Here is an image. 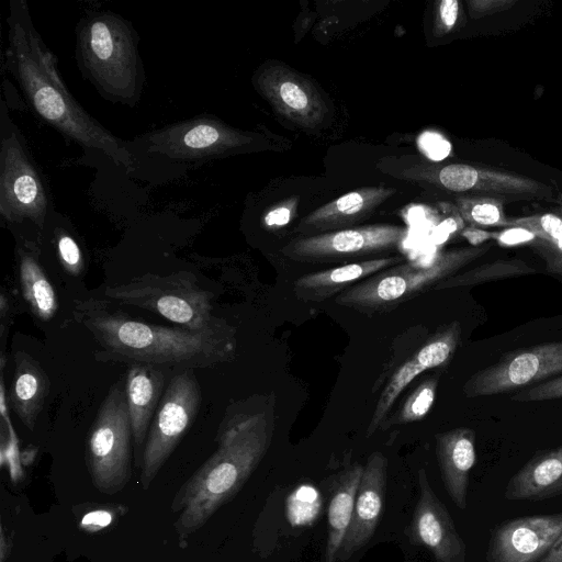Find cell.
Segmentation results:
<instances>
[{
	"mask_svg": "<svg viewBox=\"0 0 562 562\" xmlns=\"http://www.w3.org/2000/svg\"><path fill=\"white\" fill-rule=\"evenodd\" d=\"M7 24L3 66L33 114L70 142L100 151L127 172L133 171L136 157L130 142L102 126L68 91L56 57L35 27L24 0H10Z\"/></svg>",
	"mask_w": 562,
	"mask_h": 562,
	"instance_id": "cell-1",
	"label": "cell"
},
{
	"mask_svg": "<svg viewBox=\"0 0 562 562\" xmlns=\"http://www.w3.org/2000/svg\"><path fill=\"white\" fill-rule=\"evenodd\" d=\"M74 316L101 347L99 361L192 370L231 361L236 351V329L228 323L207 330L156 325L94 299L77 302Z\"/></svg>",
	"mask_w": 562,
	"mask_h": 562,
	"instance_id": "cell-2",
	"label": "cell"
},
{
	"mask_svg": "<svg viewBox=\"0 0 562 562\" xmlns=\"http://www.w3.org/2000/svg\"><path fill=\"white\" fill-rule=\"evenodd\" d=\"M272 427L263 414H240L218 431L215 452L181 485L171 504L180 513L175 530L180 543L203 527L233 498L269 449Z\"/></svg>",
	"mask_w": 562,
	"mask_h": 562,
	"instance_id": "cell-3",
	"label": "cell"
},
{
	"mask_svg": "<svg viewBox=\"0 0 562 562\" xmlns=\"http://www.w3.org/2000/svg\"><path fill=\"white\" fill-rule=\"evenodd\" d=\"M139 37L132 23L111 11L90 12L76 26L78 68L105 100L135 106L145 86Z\"/></svg>",
	"mask_w": 562,
	"mask_h": 562,
	"instance_id": "cell-4",
	"label": "cell"
},
{
	"mask_svg": "<svg viewBox=\"0 0 562 562\" xmlns=\"http://www.w3.org/2000/svg\"><path fill=\"white\" fill-rule=\"evenodd\" d=\"M378 168L396 179L459 195L506 202L552 200L547 183L519 173L469 164H435L414 156L389 157Z\"/></svg>",
	"mask_w": 562,
	"mask_h": 562,
	"instance_id": "cell-5",
	"label": "cell"
},
{
	"mask_svg": "<svg viewBox=\"0 0 562 562\" xmlns=\"http://www.w3.org/2000/svg\"><path fill=\"white\" fill-rule=\"evenodd\" d=\"M490 244L453 248L430 262L405 261L382 270L345 290L336 303L366 314L389 312L427 292L484 256Z\"/></svg>",
	"mask_w": 562,
	"mask_h": 562,
	"instance_id": "cell-6",
	"label": "cell"
},
{
	"mask_svg": "<svg viewBox=\"0 0 562 562\" xmlns=\"http://www.w3.org/2000/svg\"><path fill=\"white\" fill-rule=\"evenodd\" d=\"M103 296L122 305L156 313L192 330H207L227 323L213 315V294L188 271L164 276L146 273L104 288Z\"/></svg>",
	"mask_w": 562,
	"mask_h": 562,
	"instance_id": "cell-7",
	"label": "cell"
},
{
	"mask_svg": "<svg viewBox=\"0 0 562 562\" xmlns=\"http://www.w3.org/2000/svg\"><path fill=\"white\" fill-rule=\"evenodd\" d=\"M0 214L9 224L44 228L54 211L45 177L21 131L8 115L4 98L0 116Z\"/></svg>",
	"mask_w": 562,
	"mask_h": 562,
	"instance_id": "cell-8",
	"label": "cell"
},
{
	"mask_svg": "<svg viewBox=\"0 0 562 562\" xmlns=\"http://www.w3.org/2000/svg\"><path fill=\"white\" fill-rule=\"evenodd\" d=\"M132 153L169 161L198 164L252 148L255 135L209 115L178 121L128 140Z\"/></svg>",
	"mask_w": 562,
	"mask_h": 562,
	"instance_id": "cell-9",
	"label": "cell"
},
{
	"mask_svg": "<svg viewBox=\"0 0 562 562\" xmlns=\"http://www.w3.org/2000/svg\"><path fill=\"white\" fill-rule=\"evenodd\" d=\"M133 432L125 386L113 384L87 435L85 459L93 486L106 495L121 492L132 475Z\"/></svg>",
	"mask_w": 562,
	"mask_h": 562,
	"instance_id": "cell-10",
	"label": "cell"
},
{
	"mask_svg": "<svg viewBox=\"0 0 562 562\" xmlns=\"http://www.w3.org/2000/svg\"><path fill=\"white\" fill-rule=\"evenodd\" d=\"M202 401L192 370L173 375L150 424L140 460V484L147 490L193 424Z\"/></svg>",
	"mask_w": 562,
	"mask_h": 562,
	"instance_id": "cell-11",
	"label": "cell"
},
{
	"mask_svg": "<svg viewBox=\"0 0 562 562\" xmlns=\"http://www.w3.org/2000/svg\"><path fill=\"white\" fill-rule=\"evenodd\" d=\"M407 228L392 224L355 226L292 239L281 249L297 262H346L372 259L398 248Z\"/></svg>",
	"mask_w": 562,
	"mask_h": 562,
	"instance_id": "cell-12",
	"label": "cell"
},
{
	"mask_svg": "<svg viewBox=\"0 0 562 562\" xmlns=\"http://www.w3.org/2000/svg\"><path fill=\"white\" fill-rule=\"evenodd\" d=\"M562 374V341L543 342L504 355L473 373L464 383L465 397L519 392Z\"/></svg>",
	"mask_w": 562,
	"mask_h": 562,
	"instance_id": "cell-13",
	"label": "cell"
},
{
	"mask_svg": "<svg viewBox=\"0 0 562 562\" xmlns=\"http://www.w3.org/2000/svg\"><path fill=\"white\" fill-rule=\"evenodd\" d=\"M252 82L276 113L302 128H316L329 112L313 81L282 63L263 64Z\"/></svg>",
	"mask_w": 562,
	"mask_h": 562,
	"instance_id": "cell-14",
	"label": "cell"
},
{
	"mask_svg": "<svg viewBox=\"0 0 562 562\" xmlns=\"http://www.w3.org/2000/svg\"><path fill=\"white\" fill-rule=\"evenodd\" d=\"M562 533V513L522 516L495 526L485 562H542Z\"/></svg>",
	"mask_w": 562,
	"mask_h": 562,
	"instance_id": "cell-15",
	"label": "cell"
},
{
	"mask_svg": "<svg viewBox=\"0 0 562 562\" xmlns=\"http://www.w3.org/2000/svg\"><path fill=\"white\" fill-rule=\"evenodd\" d=\"M418 485L419 498L409 525L411 542L426 547L436 562H467L465 543L424 469L418 471Z\"/></svg>",
	"mask_w": 562,
	"mask_h": 562,
	"instance_id": "cell-16",
	"label": "cell"
},
{
	"mask_svg": "<svg viewBox=\"0 0 562 562\" xmlns=\"http://www.w3.org/2000/svg\"><path fill=\"white\" fill-rule=\"evenodd\" d=\"M461 338V325L453 321L437 330L426 342L392 374L384 386L367 429L373 435L402 392L423 372L447 366L456 353Z\"/></svg>",
	"mask_w": 562,
	"mask_h": 562,
	"instance_id": "cell-17",
	"label": "cell"
},
{
	"mask_svg": "<svg viewBox=\"0 0 562 562\" xmlns=\"http://www.w3.org/2000/svg\"><path fill=\"white\" fill-rule=\"evenodd\" d=\"M387 460L373 452L363 467L349 528L337 554V561L350 559L373 536L383 512Z\"/></svg>",
	"mask_w": 562,
	"mask_h": 562,
	"instance_id": "cell-18",
	"label": "cell"
},
{
	"mask_svg": "<svg viewBox=\"0 0 562 562\" xmlns=\"http://www.w3.org/2000/svg\"><path fill=\"white\" fill-rule=\"evenodd\" d=\"M396 190L384 186L362 187L312 211L301 220L296 232L312 236L355 227L368 218Z\"/></svg>",
	"mask_w": 562,
	"mask_h": 562,
	"instance_id": "cell-19",
	"label": "cell"
},
{
	"mask_svg": "<svg viewBox=\"0 0 562 562\" xmlns=\"http://www.w3.org/2000/svg\"><path fill=\"white\" fill-rule=\"evenodd\" d=\"M436 454L447 493L460 509H465L470 474L476 461L475 431L458 427L437 434Z\"/></svg>",
	"mask_w": 562,
	"mask_h": 562,
	"instance_id": "cell-20",
	"label": "cell"
},
{
	"mask_svg": "<svg viewBox=\"0 0 562 562\" xmlns=\"http://www.w3.org/2000/svg\"><path fill=\"white\" fill-rule=\"evenodd\" d=\"M402 262H405L402 256H386L306 273L294 282V293L296 297L305 302H323L340 294L356 283Z\"/></svg>",
	"mask_w": 562,
	"mask_h": 562,
	"instance_id": "cell-21",
	"label": "cell"
},
{
	"mask_svg": "<svg viewBox=\"0 0 562 562\" xmlns=\"http://www.w3.org/2000/svg\"><path fill=\"white\" fill-rule=\"evenodd\" d=\"M165 374L151 366H133L125 382L130 412L133 449L136 465H140L148 430L162 397Z\"/></svg>",
	"mask_w": 562,
	"mask_h": 562,
	"instance_id": "cell-22",
	"label": "cell"
},
{
	"mask_svg": "<svg viewBox=\"0 0 562 562\" xmlns=\"http://www.w3.org/2000/svg\"><path fill=\"white\" fill-rule=\"evenodd\" d=\"M562 494V445L536 453L508 481V501L540 502Z\"/></svg>",
	"mask_w": 562,
	"mask_h": 562,
	"instance_id": "cell-23",
	"label": "cell"
},
{
	"mask_svg": "<svg viewBox=\"0 0 562 562\" xmlns=\"http://www.w3.org/2000/svg\"><path fill=\"white\" fill-rule=\"evenodd\" d=\"M49 387V379L38 361L25 351H16L9 402L13 412L30 431L35 429Z\"/></svg>",
	"mask_w": 562,
	"mask_h": 562,
	"instance_id": "cell-24",
	"label": "cell"
},
{
	"mask_svg": "<svg viewBox=\"0 0 562 562\" xmlns=\"http://www.w3.org/2000/svg\"><path fill=\"white\" fill-rule=\"evenodd\" d=\"M363 467L355 464L339 474L327 513L325 562H337V554L349 528Z\"/></svg>",
	"mask_w": 562,
	"mask_h": 562,
	"instance_id": "cell-25",
	"label": "cell"
},
{
	"mask_svg": "<svg viewBox=\"0 0 562 562\" xmlns=\"http://www.w3.org/2000/svg\"><path fill=\"white\" fill-rule=\"evenodd\" d=\"M19 272L23 299L41 321H49L58 310L53 285L36 257L25 249L19 251Z\"/></svg>",
	"mask_w": 562,
	"mask_h": 562,
	"instance_id": "cell-26",
	"label": "cell"
},
{
	"mask_svg": "<svg viewBox=\"0 0 562 562\" xmlns=\"http://www.w3.org/2000/svg\"><path fill=\"white\" fill-rule=\"evenodd\" d=\"M537 272L529 263L519 258L497 259L458 272L440 282L435 290L474 286L490 281L528 276Z\"/></svg>",
	"mask_w": 562,
	"mask_h": 562,
	"instance_id": "cell-27",
	"label": "cell"
},
{
	"mask_svg": "<svg viewBox=\"0 0 562 562\" xmlns=\"http://www.w3.org/2000/svg\"><path fill=\"white\" fill-rule=\"evenodd\" d=\"M456 207L461 218L472 227H506L509 218L504 213V202L491 198L458 195Z\"/></svg>",
	"mask_w": 562,
	"mask_h": 562,
	"instance_id": "cell-28",
	"label": "cell"
},
{
	"mask_svg": "<svg viewBox=\"0 0 562 562\" xmlns=\"http://www.w3.org/2000/svg\"><path fill=\"white\" fill-rule=\"evenodd\" d=\"M438 379L428 378L405 400L402 407L386 417L380 428L386 429L396 425L411 424L423 419L432 408L437 395Z\"/></svg>",
	"mask_w": 562,
	"mask_h": 562,
	"instance_id": "cell-29",
	"label": "cell"
},
{
	"mask_svg": "<svg viewBox=\"0 0 562 562\" xmlns=\"http://www.w3.org/2000/svg\"><path fill=\"white\" fill-rule=\"evenodd\" d=\"M509 227L524 228L537 239L552 244L562 238V216L552 213L509 218Z\"/></svg>",
	"mask_w": 562,
	"mask_h": 562,
	"instance_id": "cell-30",
	"label": "cell"
},
{
	"mask_svg": "<svg viewBox=\"0 0 562 562\" xmlns=\"http://www.w3.org/2000/svg\"><path fill=\"white\" fill-rule=\"evenodd\" d=\"M127 512L121 504L88 506L78 517V528L86 533L94 535L113 527Z\"/></svg>",
	"mask_w": 562,
	"mask_h": 562,
	"instance_id": "cell-31",
	"label": "cell"
},
{
	"mask_svg": "<svg viewBox=\"0 0 562 562\" xmlns=\"http://www.w3.org/2000/svg\"><path fill=\"white\" fill-rule=\"evenodd\" d=\"M54 241L60 265L71 276H79L85 269L81 248L74 235L64 226L54 228Z\"/></svg>",
	"mask_w": 562,
	"mask_h": 562,
	"instance_id": "cell-32",
	"label": "cell"
},
{
	"mask_svg": "<svg viewBox=\"0 0 562 562\" xmlns=\"http://www.w3.org/2000/svg\"><path fill=\"white\" fill-rule=\"evenodd\" d=\"M461 14V4L458 0H440L435 7L432 34L442 37L450 34L457 26Z\"/></svg>",
	"mask_w": 562,
	"mask_h": 562,
	"instance_id": "cell-33",
	"label": "cell"
},
{
	"mask_svg": "<svg viewBox=\"0 0 562 562\" xmlns=\"http://www.w3.org/2000/svg\"><path fill=\"white\" fill-rule=\"evenodd\" d=\"M562 398V374L512 395L515 402H542Z\"/></svg>",
	"mask_w": 562,
	"mask_h": 562,
	"instance_id": "cell-34",
	"label": "cell"
},
{
	"mask_svg": "<svg viewBox=\"0 0 562 562\" xmlns=\"http://www.w3.org/2000/svg\"><path fill=\"white\" fill-rule=\"evenodd\" d=\"M299 199L291 196L271 206L262 217L267 229H279L288 225L296 214Z\"/></svg>",
	"mask_w": 562,
	"mask_h": 562,
	"instance_id": "cell-35",
	"label": "cell"
},
{
	"mask_svg": "<svg viewBox=\"0 0 562 562\" xmlns=\"http://www.w3.org/2000/svg\"><path fill=\"white\" fill-rule=\"evenodd\" d=\"M517 0H468V11L472 19H481L513 8Z\"/></svg>",
	"mask_w": 562,
	"mask_h": 562,
	"instance_id": "cell-36",
	"label": "cell"
},
{
	"mask_svg": "<svg viewBox=\"0 0 562 562\" xmlns=\"http://www.w3.org/2000/svg\"><path fill=\"white\" fill-rule=\"evenodd\" d=\"M494 238L504 245H515L529 241L536 237L524 228L509 227L504 232L495 233Z\"/></svg>",
	"mask_w": 562,
	"mask_h": 562,
	"instance_id": "cell-37",
	"label": "cell"
},
{
	"mask_svg": "<svg viewBox=\"0 0 562 562\" xmlns=\"http://www.w3.org/2000/svg\"><path fill=\"white\" fill-rule=\"evenodd\" d=\"M419 146L422 150L430 157L432 153V148H436L437 157H441L446 154L448 149H445V139L441 136L432 133H425L419 138Z\"/></svg>",
	"mask_w": 562,
	"mask_h": 562,
	"instance_id": "cell-38",
	"label": "cell"
},
{
	"mask_svg": "<svg viewBox=\"0 0 562 562\" xmlns=\"http://www.w3.org/2000/svg\"><path fill=\"white\" fill-rule=\"evenodd\" d=\"M462 236L465 237L471 246H479L482 241H484L488 237L495 236V233H488L476 227H469L462 231Z\"/></svg>",
	"mask_w": 562,
	"mask_h": 562,
	"instance_id": "cell-39",
	"label": "cell"
},
{
	"mask_svg": "<svg viewBox=\"0 0 562 562\" xmlns=\"http://www.w3.org/2000/svg\"><path fill=\"white\" fill-rule=\"evenodd\" d=\"M544 258L547 262V269L552 272L562 276V255L555 254L548 249H544Z\"/></svg>",
	"mask_w": 562,
	"mask_h": 562,
	"instance_id": "cell-40",
	"label": "cell"
},
{
	"mask_svg": "<svg viewBox=\"0 0 562 562\" xmlns=\"http://www.w3.org/2000/svg\"><path fill=\"white\" fill-rule=\"evenodd\" d=\"M542 562H562V533Z\"/></svg>",
	"mask_w": 562,
	"mask_h": 562,
	"instance_id": "cell-41",
	"label": "cell"
},
{
	"mask_svg": "<svg viewBox=\"0 0 562 562\" xmlns=\"http://www.w3.org/2000/svg\"><path fill=\"white\" fill-rule=\"evenodd\" d=\"M9 540H7L3 529L1 528V541H0V562H5L7 555L10 553V543L8 544Z\"/></svg>",
	"mask_w": 562,
	"mask_h": 562,
	"instance_id": "cell-42",
	"label": "cell"
},
{
	"mask_svg": "<svg viewBox=\"0 0 562 562\" xmlns=\"http://www.w3.org/2000/svg\"><path fill=\"white\" fill-rule=\"evenodd\" d=\"M544 249H548L550 251H553L555 254L562 255V238L552 243L548 244L544 241H541Z\"/></svg>",
	"mask_w": 562,
	"mask_h": 562,
	"instance_id": "cell-43",
	"label": "cell"
},
{
	"mask_svg": "<svg viewBox=\"0 0 562 562\" xmlns=\"http://www.w3.org/2000/svg\"><path fill=\"white\" fill-rule=\"evenodd\" d=\"M561 216H562V204H561Z\"/></svg>",
	"mask_w": 562,
	"mask_h": 562,
	"instance_id": "cell-44",
	"label": "cell"
}]
</instances>
